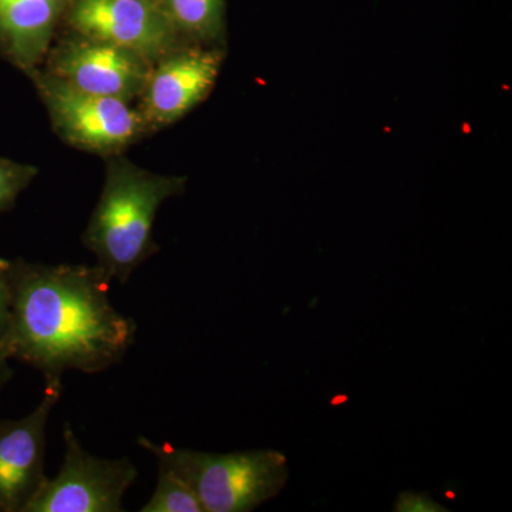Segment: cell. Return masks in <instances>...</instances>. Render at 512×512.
Segmentation results:
<instances>
[{"instance_id":"8fae6325","label":"cell","mask_w":512,"mask_h":512,"mask_svg":"<svg viewBox=\"0 0 512 512\" xmlns=\"http://www.w3.org/2000/svg\"><path fill=\"white\" fill-rule=\"evenodd\" d=\"M174 28L197 45L220 39L225 26L224 0H158Z\"/></svg>"},{"instance_id":"9a60e30c","label":"cell","mask_w":512,"mask_h":512,"mask_svg":"<svg viewBox=\"0 0 512 512\" xmlns=\"http://www.w3.org/2000/svg\"><path fill=\"white\" fill-rule=\"evenodd\" d=\"M9 319V285L6 278V264L0 262V335L5 332Z\"/></svg>"},{"instance_id":"7c38bea8","label":"cell","mask_w":512,"mask_h":512,"mask_svg":"<svg viewBox=\"0 0 512 512\" xmlns=\"http://www.w3.org/2000/svg\"><path fill=\"white\" fill-rule=\"evenodd\" d=\"M141 512H204V508L187 484L160 468L156 491Z\"/></svg>"},{"instance_id":"277c9868","label":"cell","mask_w":512,"mask_h":512,"mask_svg":"<svg viewBox=\"0 0 512 512\" xmlns=\"http://www.w3.org/2000/svg\"><path fill=\"white\" fill-rule=\"evenodd\" d=\"M33 72L53 126L64 140L92 153L114 154L150 131L127 101L73 89L49 72Z\"/></svg>"},{"instance_id":"30bf717a","label":"cell","mask_w":512,"mask_h":512,"mask_svg":"<svg viewBox=\"0 0 512 512\" xmlns=\"http://www.w3.org/2000/svg\"><path fill=\"white\" fill-rule=\"evenodd\" d=\"M70 0H0V45L23 69L49 52L60 16Z\"/></svg>"},{"instance_id":"8992f818","label":"cell","mask_w":512,"mask_h":512,"mask_svg":"<svg viewBox=\"0 0 512 512\" xmlns=\"http://www.w3.org/2000/svg\"><path fill=\"white\" fill-rule=\"evenodd\" d=\"M67 22L77 35L121 47L156 64L180 47L158 0H70Z\"/></svg>"},{"instance_id":"9c48e42d","label":"cell","mask_w":512,"mask_h":512,"mask_svg":"<svg viewBox=\"0 0 512 512\" xmlns=\"http://www.w3.org/2000/svg\"><path fill=\"white\" fill-rule=\"evenodd\" d=\"M62 392V380H46L42 402L32 413L0 420V512H25L45 483L46 426Z\"/></svg>"},{"instance_id":"6da1fadb","label":"cell","mask_w":512,"mask_h":512,"mask_svg":"<svg viewBox=\"0 0 512 512\" xmlns=\"http://www.w3.org/2000/svg\"><path fill=\"white\" fill-rule=\"evenodd\" d=\"M6 278L9 319L0 345L46 380L69 370L104 372L133 346L136 322L114 308L113 279L99 265L6 264Z\"/></svg>"},{"instance_id":"3957f363","label":"cell","mask_w":512,"mask_h":512,"mask_svg":"<svg viewBox=\"0 0 512 512\" xmlns=\"http://www.w3.org/2000/svg\"><path fill=\"white\" fill-rule=\"evenodd\" d=\"M138 444L158 460L161 470L180 478L197 495L204 512H248L275 498L289 478L288 458L276 450L214 454L156 444Z\"/></svg>"},{"instance_id":"2e32d148","label":"cell","mask_w":512,"mask_h":512,"mask_svg":"<svg viewBox=\"0 0 512 512\" xmlns=\"http://www.w3.org/2000/svg\"><path fill=\"white\" fill-rule=\"evenodd\" d=\"M9 355L6 350L0 345V387L3 386L10 377H12V369L9 366Z\"/></svg>"},{"instance_id":"5bb4252c","label":"cell","mask_w":512,"mask_h":512,"mask_svg":"<svg viewBox=\"0 0 512 512\" xmlns=\"http://www.w3.org/2000/svg\"><path fill=\"white\" fill-rule=\"evenodd\" d=\"M396 512H447V508L434 501L427 493H412L406 491L397 498L394 504Z\"/></svg>"},{"instance_id":"5b68a950","label":"cell","mask_w":512,"mask_h":512,"mask_svg":"<svg viewBox=\"0 0 512 512\" xmlns=\"http://www.w3.org/2000/svg\"><path fill=\"white\" fill-rule=\"evenodd\" d=\"M64 460L56 477L46 478L25 512H120L138 476L130 458L104 460L87 453L76 434L64 429Z\"/></svg>"},{"instance_id":"4fadbf2b","label":"cell","mask_w":512,"mask_h":512,"mask_svg":"<svg viewBox=\"0 0 512 512\" xmlns=\"http://www.w3.org/2000/svg\"><path fill=\"white\" fill-rule=\"evenodd\" d=\"M35 174V168L13 164L0 158V210L12 204L16 195L29 184Z\"/></svg>"},{"instance_id":"52a82bcc","label":"cell","mask_w":512,"mask_h":512,"mask_svg":"<svg viewBox=\"0 0 512 512\" xmlns=\"http://www.w3.org/2000/svg\"><path fill=\"white\" fill-rule=\"evenodd\" d=\"M224 53L217 47H177L158 60L141 93V116L148 128L183 119L207 99L220 74Z\"/></svg>"},{"instance_id":"ba28073f","label":"cell","mask_w":512,"mask_h":512,"mask_svg":"<svg viewBox=\"0 0 512 512\" xmlns=\"http://www.w3.org/2000/svg\"><path fill=\"white\" fill-rule=\"evenodd\" d=\"M151 69L136 53L77 35L53 50L49 73L80 92L130 103L143 93Z\"/></svg>"},{"instance_id":"7a4b0ae2","label":"cell","mask_w":512,"mask_h":512,"mask_svg":"<svg viewBox=\"0 0 512 512\" xmlns=\"http://www.w3.org/2000/svg\"><path fill=\"white\" fill-rule=\"evenodd\" d=\"M184 187L183 177L150 173L120 158L111 161L83 241L113 281H128L157 251L153 227L158 208Z\"/></svg>"}]
</instances>
